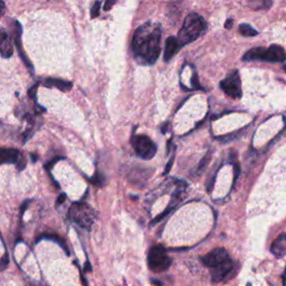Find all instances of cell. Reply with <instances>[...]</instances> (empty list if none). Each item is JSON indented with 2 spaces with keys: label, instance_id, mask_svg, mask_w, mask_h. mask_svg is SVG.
<instances>
[{
  "label": "cell",
  "instance_id": "26",
  "mask_svg": "<svg viewBox=\"0 0 286 286\" xmlns=\"http://www.w3.org/2000/svg\"><path fill=\"white\" fill-rule=\"evenodd\" d=\"M173 157L170 159V161H169V164H168V166L166 167V170H165V173H168L169 171H170V169H171V167H172V164H173Z\"/></svg>",
  "mask_w": 286,
  "mask_h": 286
},
{
  "label": "cell",
  "instance_id": "32",
  "mask_svg": "<svg viewBox=\"0 0 286 286\" xmlns=\"http://www.w3.org/2000/svg\"><path fill=\"white\" fill-rule=\"evenodd\" d=\"M152 284H157V285H162L161 282H158V281H152Z\"/></svg>",
  "mask_w": 286,
  "mask_h": 286
},
{
  "label": "cell",
  "instance_id": "2",
  "mask_svg": "<svg viewBox=\"0 0 286 286\" xmlns=\"http://www.w3.org/2000/svg\"><path fill=\"white\" fill-rule=\"evenodd\" d=\"M202 263L212 271V280L214 283L222 281L234 267L233 261L230 260L227 250L225 248H217L207 255L201 257Z\"/></svg>",
  "mask_w": 286,
  "mask_h": 286
},
{
  "label": "cell",
  "instance_id": "17",
  "mask_svg": "<svg viewBox=\"0 0 286 286\" xmlns=\"http://www.w3.org/2000/svg\"><path fill=\"white\" fill-rule=\"evenodd\" d=\"M239 33L245 36V37H253V36H256L258 34V31L256 29H254L252 26L248 25V24H240Z\"/></svg>",
  "mask_w": 286,
  "mask_h": 286
},
{
  "label": "cell",
  "instance_id": "14",
  "mask_svg": "<svg viewBox=\"0 0 286 286\" xmlns=\"http://www.w3.org/2000/svg\"><path fill=\"white\" fill-rule=\"evenodd\" d=\"M43 84L46 87H56L58 90L64 91V92H67V91H70L73 87V84L71 82L63 81V79L58 78H46Z\"/></svg>",
  "mask_w": 286,
  "mask_h": 286
},
{
  "label": "cell",
  "instance_id": "24",
  "mask_svg": "<svg viewBox=\"0 0 286 286\" xmlns=\"http://www.w3.org/2000/svg\"><path fill=\"white\" fill-rule=\"evenodd\" d=\"M31 200H27V201H25L23 204V206H22V208H21V218L24 216V213H25V210H26V208L28 207V205H29V202H30Z\"/></svg>",
  "mask_w": 286,
  "mask_h": 286
},
{
  "label": "cell",
  "instance_id": "23",
  "mask_svg": "<svg viewBox=\"0 0 286 286\" xmlns=\"http://www.w3.org/2000/svg\"><path fill=\"white\" fill-rule=\"evenodd\" d=\"M114 2H115V0H106L105 5H104V10H110L114 5Z\"/></svg>",
  "mask_w": 286,
  "mask_h": 286
},
{
  "label": "cell",
  "instance_id": "33",
  "mask_svg": "<svg viewBox=\"0 0 286 286\" xmlns=\"http://www.w3.org/2000/svg\"><path fill=\"white\" fill-rule=\"evenodd\" d=\"M284 71H285V72H286V65H285V66H284Z\"/></svg>",
  "mask_w": 286,
  "mask_h": 286
},
{
  "label": "cell",
  "instance_id": "15",
  "mask_svg": "<svg viewBox=\"0 0 286 286\" xmlns=\"http://www.w3.org/2000/svg\"><path fill=\"white\" fill-rule=\"evenodd\" d=\"M42 239H49V240H53L55 241V243H57L61 247L65 250L67 255H70V252H69V247H67V245L65 243V240L63 239L62 237H59L58 235H56V234H50V235H43L41 236L39 238H37V240H36V243H38L39 240H42Z\"/></svg>",
  "mask_w": 286,
  "mask_h": 286
},
{
  "label": "cell",
  "instance_id": "9",
  "mask_svg": "<svg viewBox=\"0 0 286 286\" xmlns=\"http://www.w3.org/2000/svg\"><path fill=\"white\" fill-rule=\"evenodd\" d=\"M5 164L16 165L19 171H22L26 166V160L21 153V151L16 149L0 148V166Z\"/></svg>",
  "mask_w": 286,
  "mask_h": 286
},
{
  "label": "cell",
  "instance_id": "22",
  "mask_svg": "<svg viewBox=\"0 0 286 286\" xmlns=\"http://www.w3.org/2000/svg\"><path fill=\"white\" fill-rule=\"evenodd\" d=\"M38 85L39 84H36V85H34L33 87H31V89L29 90V96L33 98V100H36V93H37V87H38Z\"/></svg>",
  "mask_w": 286,
  "mask_h": 286
},
{
  "label": "cell",
  "instance_id": "31",
  "mask_svg": "<svg viewBox=\"0 0 286 286\" xmlns=\"http://www.w3.org/2000/svg\"><path fill=\"white\" fill-rule=\"evenodd\" d=\"M85 271H92V268H91V265L89 264V262L86 261V263H85Z\"/></svg>",
  "mask_w": 286,
  "mask_h": 286
},
{
  "label": "cell",
  "instance_id": "5",
  "mask_svg": "<svg viewBox=\"0 0 286 286\" xmlns=\"http://www.w3.org/2000/svg\"><path fill=\"white\" fill-rule=\"evenodd\" d=\"M69 216L72 221L77 224L81 227L90 230L94 221L96 220L97 214L85 202H75L71 206L69 210Z\"/></svg>",
  "mask_w": 286,
  "mask_h": 286
},
{
  "label": "cell",
  "instance_id": "27",
  "mask_svg": "<svg viewBox=\"0 0 286 286\" xmlns=\"http://www.w3.org/2000/svg\"><path fill=\"white\" fill-rule=\"evenodd\" d=\"M208 157H209V154H207V156H206L204 159H202L201 164H200V166H199V170L204 168V167H205L206 165H207V162H208Z\"/></svg>",
  "mask_w": 286,
  "mask_h": 286
},
{
  "label": "cell",
  "instance_id": "28",
  "mask_svg": "<svg viewBox=\"0 0 286 286\" xmlns=\"http://www.w3.org/2000/svg\"><path fill=\"white\" fill-rule=\"evenodd\" d=\"M233 27V19H227L225 23V28L230 29Z\"/></svg>",
  "mask_w": 286,
  "mask_h": 286
},
{
  "label": "cell",
  "instance_id": "16",
  "mask_svg": "<svg viewBox=\"0 0 286 286\" xmlns=\"http://www.w3.org/2000/svg\"><path fill=\"white\" fill-rule=\"evenodd\" d=\"M248 5L253 9H268L272 5V0H247Z\"/></svg>",
  "mask_w": 286,
  "mask_h": 286
},
{
  "label": "cell",
  "instance_id": "3",
  "mask_svg": "<svg viewBox=\"0 0 286 286\" xmlns=\"http://www.w3.org/2000/svg\"><path fill=\"white\" fill-rule=\"evenodd\" d=\"M206 29H207V23H206L204 17H201L200 15L196 13H191L186 17L184 25L179 30L177 38L179 43L181 44V46H185L187 44L196 41L201 35H204Z\"/></svg>",
  "mask_w": 286,
  "mask_h": 286
},
{
  "label": "cell",
  "instance_id": "6",
  "mask_svg": "<svg viewBox=\"0 0 286 286\" xmlns=\"http://www.w3.org/2000/svg\"><path fill=\"white\" fill-rule=\"evenodd\" d=\"M172 261L168 255L167 250L161 245H156L151 247L148 254V265L152 272L161 273L167 271L171 265Z\"/></svg>",
  "mask_w": 286,
  "mask_h": 286
},
{
  "label": "cell",
  "instance_id": "19",
  "mask_svg": "<svg viewBox=\"0 0 286 286\" xmlns=\"http://www.w3.org/2000/svg\"><path fill=\"white\" fill-rule=\"evenodd\" d=\"M100 9H101V2L100 1H95V3L91 9V17L95 18L100 15Z\"/></svg>",
  "mask_w": 286,
  "mask_h": 286
},
{
  "label": "cell",
  "instance_id": "7",
  "mask_svg": "<svg viewBox=\"0 0 286 286\" xmlns=\"http://www.w3.org/2000/svg\"><path fill=\"white\" fill-rule=\"evenodd\" d=\"M132 145L137 154L144 160H150L157 153V145L148 136L140 134L132 138Z\"/></svg>",
  "mask_w": 286,
  "mask_h": 286
},
{
  "label": "cell",
  "instance_id": "11",
  "mask_svg": "<svg viewBox=\"0 0 286 286\" xmlns=\"http://www.w3.org/2000/svg\"><path fill=\"white\" fill-rule=\"evenodd\" d=\"M181 44L179 43L178 38L173 37V36H170V37L167 38L166 45H165V61L169 62L174 55H176L179 50L181 48Z\"/></svg>",
  "mask_w": 286,
  "mask_h": 286
},
{
  "label": "cell",
  "instance_id": "12",
  "mask_svg": "<svg viewBox=\"0 0 286 286\" xmlns=\"http://www.w3.org/2000/svg\"><path fill=\"white\" fill-rule=\"evenodd\" d=\"M14 38H15V44L16 46H17V49H18V53L21 55V57L23 58V61L25 62L26 66L28 67V69L31 71V73H33V65L30 64V62L28 61V58L25 56V54H24V50H23V46H22V39H21V36H22V26L19 23H16L15 24V33H14Z\"/></svg>",
  "mask_w": 286,
  "mask_h": 286
},
{
  "label": "cell",
  "instance_id": "10",
  "mask_svg": "<svg viewBox=\"0 0 286 286\" xmlns=\"http://www.w3.org/2000/svg\"><path fill=\"white\" fill-rule=\"evenodd\" d=\"M14 54V46L5 29H0V56L3 58H9Z\"/></svg>",
  "mask_w": 286,
  "mask_h": 286
},
{
  "label": "cell",
  "instance_id": "30",
  "mask_svg": "<svg viewBox=\"0 0 286 286\" xmlns=\"http://www.w3.org/2000/svg\"><path fill=\"white\" fill-rule=\"evenodd\" d=\"M30 157H31V160H33V162H36V160H37V159H38L37 154H33V153H31Z\"/></svg>",
  "mask_w": 286,
  "mask_h": 286
},
{
  "label": "cell",
  "instance_id": "21",
  "mask_svg": "<svg viewBox=\"0 0 286 286\" xmlns=\"http://www.w3.org/2000/svg\"><path fill=\"white\" fill-rule=\"evenodd\" d=\"M62 157H57V158H55V159H53V160H50V162L49 164H46L45 165V168L47 169V170H50L51 169V167H53L55 164H56V162L58 161V160H62Z\"/></svg>",
  "mask_w": 286,
  "mask_h": 286
},
{
  "label": "cell",
  "instance_id": "20",
  "mask_svg": "<svg viewBox=\"0 0 286 286\" xmlns=\"http://www.w3.org/2000/svg\"><path fill=\"white\" fill-rule=\"evenodd\" d=\"M8 264H9V260H8V255L7 254H5V256H3L1 260H0V269H5L7 266H8Z\"/></svg>",
  "mask_w": 286,
  "mask_h": 286
},
{
  "label": "cell",
  "instance_id": "18",
  "mask_svg": "<svg viewBox=\"0 0 286 286\" xmlns=\"http://www.w3.org/2000/svg\"><path fill=\"white\" fill-rule=\"evenodd\" d=\"M90 181L95 186L101 187V186H103V184H104V177H103L100 172H96L94 177L90 179Z\"/></svg>",
  "mask_w": 286,
  "mask_h": 286
},
{
  "label": "cell",
  "instance_id": "29",
  "mask_svg": "<svg viewBox=\"0 0 286 286\" xmlns=\"http://www.w3.org/2000/svg\"><path fill=\"white\" fill-rule=\"evenodd\" d=\"M3 11H5V3L2 0H0V17L3 15Z\"/></svg>",
  "mask_w": 286,
  "mask_h": 286
},
{
  "label": "cell",
  "instance_id": "25",
  "mask_svg": "<svg viewBox=\"0 0 286 286\" xmlns=\"http://www.w3.org/2000/svg\"><path fill=\"white\" fill-rule=\"evenodd\" d=\"M65 199H66V194H65V193H62L61 196L58 197V199H57V202H56L57 206H59L61 204H63V202L65 201Z\"/></svg>",
  "mask_w": 286,
  "mask_h": 286
},
{
  "label": "cell",
  "instance_id": "1",
  "mask_svg": "<svg viewBox=\"0 0 286 286\" xmlns=\"http://www.w3.org/2000/svg\"><path fill=\"white\" fill-rule=\"evenodd\" d=\"M161 26L154 23H145L139 27L133 35L132 50L140 64L152 65L160 55Z\"/></svg>",
  "mask_w": 286,
  "mask_h": 286
},
{
  "label": "cell",
  "instance_id": "4",
  "mask_svg": "<svg viewBox=\"0 0 286 286\" xmlns=\"http://www.w3.org/2000/svg\"><path fill=\"white\" fill-rule=\"evenodd\" d=\"M243 61H265L271 63H283L286 61V51L279 45H272L268 48L256 47L248 50L243 56Z\"/></svg>",
  "mask_w": 286,
  "mask_h": 286
},
{
  "label": "cell",
  "instance_id": "8",
  "mask_svg": "<svg viewBox=\"0 0 286 286\" xmlns=\"http://www.w3.org/2000/svg\"><path fill=\"white\" fill-rule=\"evenodd\" d=\"M220 87L224 92L233 98L241 97V82L238 71H234L225 79L220 82Z\"/></svg>",
  "mask_w": 286,
  "mask_h": 286
},
{
  "label": "cell",
  "instance_id": "13",
  "mask_svg": "<svg viewBox=\"0 0 286 286\" xmlns=\"http://www.w3.org/2000/svg\"><path fill=\"white\" fill-rule=\"evenodd\" d=\"M271 252L275 257L281 258L286 255V234H282L274 240Z\"/></svg>",
  "mask_w": 286,
  "mask_h": 286
}]
</instances>
